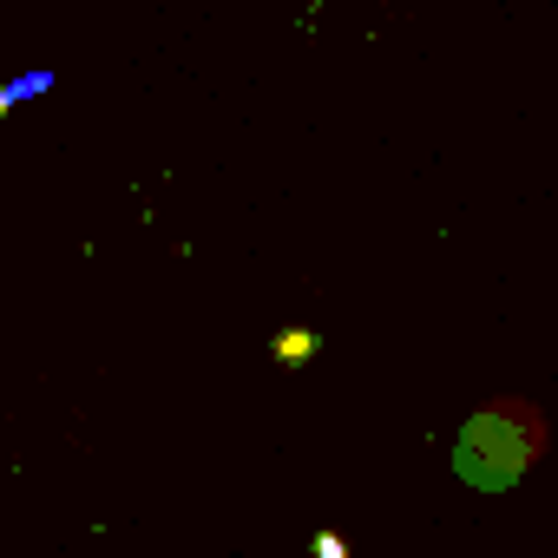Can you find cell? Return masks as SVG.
Returning a JSON list of instances; mask_svg holds the SVG:
<instances>
[{
	"label": "cell",
	"instance_id": "277c9868",
	"mask_svg": "<svg viewBox=\"0 0 558 558\" xmlns=\"http://www.w3.org/2000/svg\"><path fill=\"white\" fill-rule=\"evenodd\" d=\"M310 558H349V538H342V532H316Z\"/></svg>",
	"mask_w": 558,
	"mask_h": 558
},
{
	"label": "cell",
	"instance_id": "3957f363",
	"mask_svg": "<svg viewBox=\"0 0 558 558\" xmlns=\"http://www.w3.org/2000/svg\"><path fill=\"white\" fill-rule=\"evenodd\" d=\"M8 93H14V99H40V93H53V73H21Z\"/></svg>",
	"mask_w": 558,
	"mask_h": 558
},
{
	"label": "cell",
	"instance_id": "6da1fadb",
	"mask_svg": "<svg viewBox=\"0 0 558 558\" xmlns=\"http://www.w3.org/2000/svg\"><path fill=\"white\" fill-rule=\"evenodd\" d=\"M538 453H545V414L532 401H493L460 427L453 473L480 493H506L512 480H525V466Z\"/></svg>",
	"mask_w": 558,
	"mask_h": 558
},
{
	"label": "cell",
	"instance_id": "7a4b0ae2",
	"mask_svg": "<svg viewBox=\"0 0 558 558\" xmlns=\"http://www.w3.org/2000/svg\"><path fill=\"white\" fill-rule=\"evenodd\" d=\"M316 349H323V336H316V329H276V336H269L276 368H310V362H316Z\"/></svg>",
	"mask_w": 558,
	"mask_h": 558
},
{
	"label": "cell",
	"instance_id": "5b68a950",
	"mask_svg": "<svg viewBox=\"0 0 558 558\" xmlns=\"http://www.w3.org/2000/svg\"><path fill=\"white\" fill-rule=\"evenodd\" d=\"M8 106H14V93H8V86H0V112H8Z\"/></svg>",
	"mask_w": 558,
	"mask_h": 558
}]
</instances>
